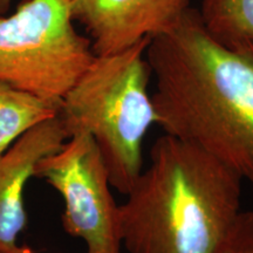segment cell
<instances>
[{"label":"cell","mask_w":253,"mask_h":253,"mask_svg":"<svg viewBox=\"0 0 253 253\" xmlns=\"http://www.w3.org/2000/svg\"><path fill=\"white\" fill-rule=\"evenodd\" d=\"M216 253H253V212L242 211Z\"/></svg>","instance_id":"obj_10"},{"label":"cell","mask_w":253,"mask_h":253,"mask_svg":"<svg viewBox=\"0 0 253 253\" xmlns=\"http://www.w3.org/2000/svg\"><path fill=\"white\" fill-rule=\"evenodd\" d=\"M150 38L93 62L65 95L59 115L68 135L84 131L94 138L110 184L126 195L143 170V143L156 125L147 47Z\"/></svg>","instance_id":"obj_3"},{"label":"cell","mask_w":253,"mask_h":253,"mask_svg":"<svg viewBox=\"0 0 253 253\" xmlns=\"http://www.w3.org/2000/svg\"><path fill=\"white\" fill-rule=\"evenodd\" d=\"M59 104L0 82V158L38 123L54 118Z\"/></svg>","instance_id":"obj_8"},{"label":"cell","mask_w":253,"mask_h":253,"mask_svg":"<svg viewBox=\"0 0 253 253\" xmlns=\"http://www.w3.org/2000/svg\"><path fill=\"white\" fill-rule=\"evenodd\" d=\"M68 137L58 114L21 135L0 158V253H33L18 244L27 221L25 188L39 161L58 151Z\"/></svg>","instance_id":"obj_7"},{"label":"cell","mask_w":253,"mask_h":253,"mask_svg":"<svg viewBox=\"0 0 253 253\" xmlns=\"http://www.w3.org/2000/svg\"><path fill=\"white\" fill-rule=\"evenodd\" d=\"M95 55H108L163 33L181 20L191 0H65Z\"/></svg>","instance_id":"obj_6"},{"label":"cell","mask_w":253,"mask_h":253,"mask_svg":"<svg viewBox=\"0 0 253 253\" xmlns=\"http://www.w3.org/2000/svg\"><path fill=\"white\" fill-rule=\"evenodd\" d=\"M65 0H24L0 18V82L55 104L93 62Z\"/></svg>","instance_id":"obj_4"},{"label":"cell","mask_w":253,"mask_h":253,"mask_svg":"<svg viewBox=\"0 0 253 253\" xmlns=\"http://www.w3.org/2000/svg\"><path fill=\"white\" fill-rule=\"evenodd\" d=\"M156 126L230 168L253 191V46H226L197 8L150 38Z\"/></svg>","instance_id":"obj_1"},{"label":"cell","mask_w":253,"mask_h":253,"mask_svg":"<svg viewBox=\"0 0 253 253\" xmlns=\"http://www.w3.org/2000/svg\"><path fill=\"white\" fill-rule=\"evenodd\" d=\"M209 33L226 46H253V0H202L198 9Z\"/></svg>","instance_id":"obj_9"},{"label":"cell","mask_w":253,"mask_h":253,"mask_svg":"<svg viewBox=\"0 0 253 253\" xmlns=\"http://www.w3.org/2000/svg\"><path fill=\"white\" fill-rule=\"evenodd\" d=\"M34 177L62 197L63 230L87 246V253H122L120 205L94 138L77 131L58 151L43 157Z\"/></svg>","instance_id":"obj_5"},{"label":"cell","mask_w":253,"mask_h":253,"mask_svg":"<svg viewBox=\"0 0 253 253\" xmlns=\"http://www.w3.org/2000/svg\"><path fill=\"white\" fill-rule=\"evenodd\" d=\"M12 0H0V18L4 17L7 13Z\"/></svg>","instance_id":"obj_11"},{"label":"cell","mask_w":253,"mask_h":253,"mask_svg":"<svg viewBox=\"0 0 253 253\" xmlns=\"http://www.w3.org/2000/svg\"><path fill=\"white\" fill-rule=\"evenodd\" d=\"M242 178L196 145L164 134L120 205L128 253H216L236 223Z\"/></svg>","instance_id":"obj_2"}]
</instances>
